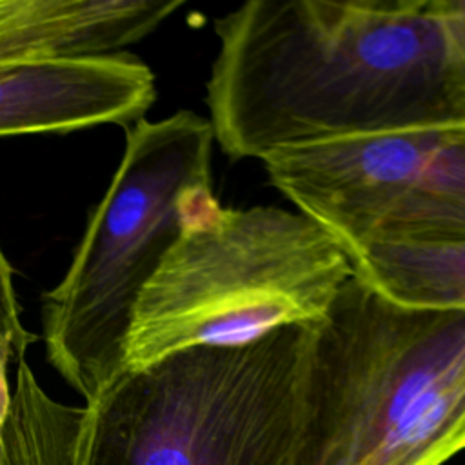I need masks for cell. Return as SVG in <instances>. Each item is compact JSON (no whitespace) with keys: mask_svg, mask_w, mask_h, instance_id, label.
Instances as JSON below:
<instances>
[{"mask_svg":"<svg viewBox=\"0 0 465 465\" xmlns=\"http://www.w3.org/2000/svg\"><path fill=\"white\" fill-rule=\"evenodd\" d=\"M16 363V387L2 429V465H73L84 407L51 400L25 358Z\"/></svg>","mask_w":465,"mask_h":465,"instance_id":"30bf717a","label":"cell"},{"mask_svg":"<svg viewBox=\"0 0 465 465\" xmlns=\"http://www.w3.org/2000/svg\"><path fill=\"white\" fill-rule=\"evenodd\" d=\"M312 343L289 327L124 371L84 407L73 465H291Z\"/></svg>","mask_w":465,"mask_h":465,"instance_id":"277c9868","label":"cell"},{"mask_svg":"<svg viewBox=\"0 0 465 465\" xmlns=\"http://www.w3.org/2000/svg\"><path fill=\"white\" fill-rule=\"evenodd\" d=\"M15 358V349L9 340L0 341V465H2V429L11 405V392L7 385V363Z\"/></svg>","mask_w":465,"mask_h":465,"instance_id":"4fadbf2b","label":"cell"},{"mask_svg":"<svg viewBox=\"0 0 465 465\" xmlns=\"http://www.w3.org/2000/svg\"><path fill=\"white\" fill-rule=\"evenodd\" d=\"M2 340L13 343L15 360H20L36 336L25 331L20 323V311L13 287V269L0 249V341Z\"/></svg>","mask_w":465,"mask_h":465,"instance_id":"8fae6325","label":"cell"},{"mask_svg":"<svg viewBox=\"0 0 465 465\" xmlns=\"http://www.w3.org/2000/svg\"><path fill=\"white\" fill-rule=\"evenodd\" d=\"M262 162L349 254L376 240H465V124L331 140Z\"/></svg>","mask_w":465,"mask_h":465,"instance_id":"8992f818","label":"cell"},{"mask_svg":"<svg viewBox=\"0 0 465 465\" xmlns=\"http://www.w3.org/2000/svg\"><path fill=\"white\" fill-rule=\"evenodd\" d=\"M449 47L465 74V0H436Z\"/></svg>","mask_w":465,"mask_h":465,"instance_id":"7c38bea8","label":"cell"},{"mask_svg":"<svg viewBox=\"0 0 465 465\" xmlns=\"http://www.w3.org/2000/svg\"><path fill=\"white\" fill-rule=\"evenodd\" d=\"M351 260L354 278L396 305L465 311V240H376Z\"/></svg>","mask_w":465,"mask_h":465,"instance_id":"9c48e42d","label":"cell"},{"mask_svg":"<svg viewBox=\"0 0 465 465\" xmlns=\"http://www.w3.org/2000/svg\"><path fill=\"white\" fill-rule=\"evenodd\" d=\"M352 276L347 249L307 214L222 207L213 187L198 191L136 302L125 371L193 347H243L318 325Z\"/></svg>","mask_w":465,"mask_h":465,"instance_id":"3957f363","label":"cell"},{"mask_svg":"<svg viewBox=\"0 0 465 465\" xmlns=\"http://www.w3.org/2000/svg\"><path fill=\"white\" fill-rule=\"evenodd\" d=\"M154 98L153 71L125 53L0 62V136L131 127Z\"/></svg>","mask_w":465,"mask_h":465,"instance_id":"52a82bcc","label":"cell"},{"mask_svg":"<svg viewBox=\"0 0 465 465\" xmlns=\"http://www.w3.org/2000/svg\"><path fill=\"white\" fill-rule=\"evenodd\" d=\"M183 0H0V62L114 54Z\"/></svg>","mask_w":465,"mask_h":465,"instance_id":"ba28073f","label":"cell"},{"mask_svg":"<svg viewBox=\"0 0 465 465\" xmlns=\"http://www.w3.org/2000/svg\"><path fill=\"white\" fill-rule=\"evenodd\" d=\"M209 120L182 109L138 120L64 280L42 296L49 363L93 403L124 371L136 302L180 234L189 200L213 187Z\"/></svg>","mask_w":465,"mask_h":465,"instance_id":"5b68a950","label":"cell"},{"mask_svg":"<svg viewBox=\"0 0 465 465\" xmlns=\"http://www.w3.org/2000/svg\"><path fill=\"white\" fill-rule=\"evenodd\" d=\"M465 450V311L409 309L351 278L314 325L291 465H443Z\"/></svg>","mask_w":465,"mask_h":465,"instance_id":"7a4b0ae2","label":"cell"},{"mask_svg":"<svg viewBox=\"0 0 465 465\" xmlns=\"http://www.w3.org/2000/svg\"><path fill=\"white\" fill-rule=\"evenodd\" d=\"M214 35L207 120L234 160L465 124L436 0H251Z\"/></svg>","mask_w":465,"mask_h":465,"instance_id":"6da1fadb","label":"cell"}]
</instances>
